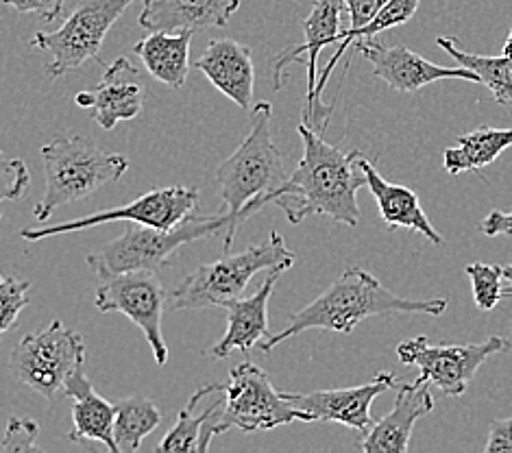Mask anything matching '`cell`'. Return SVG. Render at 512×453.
Returning a JSON list of instances; mask_svg holds the SVG:
<instances>
[{
	"instance_id": "1",
	"label": "cell",
	"mask_w": 512,
	"mask_h": 453,
	"mask_svg": "<svg viewBox=\"0 0 512 453\" xmlns=\"http://www.w3.org/2000/svg\"><path fill=\"white\" fill-rule=\"evenodd\" d=\"M303 157L282 188L273 192V203L282 207L288 223L299 225L308 216H327L338 225L358 227V190L367 186L356 153H343L325 142L319 131L299 122Z\"/></svg>"
},
{
	"instance_id": "2",
	"label": "cell",
	"mask_w": 512,
	"mask_h": 453,
	"mask_svg": "<svg viewBox=\"0 0 512 453\" xmlns=\"http://www.w3.org/2000/svg\"><path fill=\"white\" fill-rule=\"evenodd\" d=\"M447 310V299H406L390 292L380 279L360 266H349L338 279L332 281L306 308L290 314L288 325L262 342V351L271 353L279 342L299 336L308 329H327L336 334H351L362 321L373 316L395 314H430L441 316Z\"/></svg>"
},
{
	"instance_id": "3",
	"label": "cell",
	"mask_w": 512,
	"mask_h": 453,
	"mask_svg": "<svg viewBox=\"0 0 512 453\" xmlns=\"http://www.w3.org/2000/svg\"><path fill=\"white\" fill-rule=\"evenodd\" d=\"M273 105L260 101L253 107V127L238 149L216 168L223 212L251 218L264 205L273 203V192L286 183L284 159L271 133Z\"/></svg>"
},
{
	"instance_id": "4",
	"label": "cell",
	"mask_w": 512,
	"mask_h": 453,
	"mask_svg": "<svg viewBox=\"0 0 512 453\" xmlns=\"http://www.w3.org/2000/svg\"><path fill=\"white\" fill-rule=\"evenodd\" d=\"M245 218L231 214L201 216L192 214L184 223L173 229L160 227H127L123 236H118L99 251L88 255V264L92 271H162L173 264L175 253L188 242L201 240L207 236H216L218 231H225V253L234 247V238L240 223Z\"/></svg>"
},
{
	"instance_id": "5",
	"label": "cell",
	"mask_w": 512,
	"mask_h": 453,
	"mask_svg": "<svg viewBox=\"0 0 512 453\" xmlns=\"http://www.w3.org/2000/svg\"><path fill=\"white\" fill-rule=\"evenodd\" d=\"M297 262L284 236L279 231H271L268 240L253 244L242 253H225L221 260L201 264L170 292L168 310H203V308H223L231 299H238L247 288L251 277L262 271H288Z\"/></svg>"
},
{
	"instance_id": "6",
	"label": "cell",
	"mask_w": 512,
	"mask_h": 453,
	"mask_svg": "<svg viewBox=\"0 0 512 453\" xmlns=\"http://www.w3.org/2000/svg\"><path fill=\"white\" fill-rule=\"evenodd\" d=\"M42 162L46 190L33 207L40 223L51 218L62 205L81 201L107 183H116L129 170L125 155L96 149L83 138H55L44 144Z\"/></svg>"
},
{
	"instance_id": "7",
	"label": "cell",
	"mask_w": 512,
	"mask_h": 453,
	"mask_svg": "<svg viewBox=\"0 0 512 453\" xmlns=\"http://www.w3.org/2000/svg\"><path fill=\"white\" fill-rule=\"evenodd\" d=\"M88 351L83 338L62 321H51L40 332L24 336L9 358V371L46 401L64 390L68 377L83 369Z\"/></svg>"
},
{
	"instance_id": "8",
	"label": "cell",
	"mask_w": 512,
	"mask_h": 453,
	"mask_svg": "<svg viewBox=\"0 0 512 453\" xmlns=\"http://www.w3.org/2000/svg\"><path fill=\"white\" fill-rule=\"evenodd\" d=\"M312 423L310 416L292 406L282 393L273 388L271 379L253 362H242L229 371L225 384V410L218 414L214 434L221 436L229 430L258 432L275 430L288 423Z\"/></svg>"
},
{
	"instance_id": "9",
	"label": "cell",
	"mask_w": 512,
	"mask_h": 453,
	"mask_svg": "<svg viewBox=\"0 0 512 453\" xmlns=\"http://www.w3.org/2000/svg\"><path fill=\"white\" fill-rule=\"evenodd\" d=\"M131 3L133 0H81L57 31L35 33L31 46L51 55L48 77L59 79L85 61H99L105 35Z\"/></svg>"
},
{
	"instance_id": "10",
	"label": "cell",
	"mask_w": 512,
	"mask_h": 453,
	"mask_svg": "<svg viewBox=\"0 0 512 453\" xmlns=\"http://www.w3.org/2000/svg\"><path fill=\"white\" fill-rule=\"evenodd\" d=\"M96 277H99V288H96L94 297L96 308L101 312H120L131 318L149 340L155 364L166 366L168 347L162 336V316L170 292L164 290L157 273L96 271Z\"/></svg>"
},
{
	"instance_id": "11",
	"label": "cell",
	"mask_w": 512,
	"mask_h": 453,
	"mask_svg": "<svg viewBox=\"0 0 512 453\" xmlns=\"http://www.w3.org/2000/svg\"><path fill=\"white\" fill-rule=\"evenodd\" d=\"M510 351V342L493 336L475 345H432L419 336L397 345V358L406 366H417L421 382H430L447 397H462L480 366L497 353Z\"/></svg>"
},
{
	"instance_id": "12",
	"label": "cell",
	"mask_w": 512,
	"mask_h": 453,
	"mask_svg": "<svg viewBox=\"0 0 512 453\" xmlns=\"http://www.w3.org/2000/svg\"><path fill=\"white\" fill-rule=\"evenodd\" d=\"M199 210V188H184V186H170V188H157L149 190L142 197L133 199L123 207H114V210H105L99 214H90L77 220H68V223H57L53 227H29L20 231V238L29 242H38L59 234H75V231H85L92 227H99L105 223H114V220H127L133 225H146V227H160V229H173L184 223L186 218L197 214Z\"/></svg>"
},
{
	"instance_id": "13",
	"label": "cell",
	"mask_w": 512,
	"mask_h": 453,
	"mask_svg": "<svg viewBox=\"0 0 512 453\" xmlns=\"http://www.w3.org/2000/svg\"><path fill=\"white\" fill-rule=\"evenodd\" d=\"M347 9V0H316L310 16L303 22V44L292 46L288 51L279 53L273 61V85L275 90H282L286 83V70L290 64L308 66V94L306 105H303L301 120L310 125L314 131L325 133L327 122L332 114L316 101V83H319V55L325 46L340 44L343 40V29H340V16Z\"/></svg>"
},
{
	"instance_id": "14",
	"label": "cell",
	"mask_w": 512,
	"mask_h": 453,
	"mask_svg": "<svg viewBox=\"0 0 512 453\" xmlns=\"http://www.w3.org/2000/svg\"><path fill=\"white\" fill-rule=\"evenodd\" d=\"M399 382L395 373H380L371 382L353 386V388H332V390H314V393H282L292 406L306 412L310 421L340 423L356 430L360 436L367 434L375 425L371 416L373 401L397 388Z\"/></svg>"
},
{
	"instance_id": "15",
	"label": "cell",
	"mask_w": 512,
	"mask_h": 453,
	"mask_svg": "<svg viewBox=\"0 0 512 453\" xmlns=\"http://www.w3.org/2000/svg\"><path fill=\"white\" fill-rule=\"evenodd\" d=\"M353 51H358L373 66L375 79L384 81L395 92H419L421 88L443 79H460L471 83H482L473 70L458 66L445 68L436 66L432 61L423 59L408 46H384L380 42L360 40L353 44Z\"/></svg>"
},
{
	"instance_id": "16",
	"label": "cell",
	"mask_w": 512,
	"mask_h": 453,
	"mask_svg": "<svg viewBox=\"0 0 512 453\" xmlns=\"http://www.w3.org/2000/svg\"><path fill=\"white\" fill-rule=\"evenodd\" d=\"M146 99V83L140 70L127 57H118L107 66L103 79L94 90L79 92L75 101L79 107L90 109L92 118L105 131L114 129L118 122H129L142 114Z\"/></svg>"
},
{
	"instance_id": "17",
	"label": "cell",
	"mask_w": 512,
	"mask_h": 453,
	"mask_svg": "<svg viewBox=\"0 0 512 453\" xmlns=\"http://www.w3.org/2000/svg\"><path fill=\"white\" fill-rule=\"evenodd\" d=\"M434 410V395L430 382H401L397 386L395 406L371 430L360 436V449L367 453H406L414 423Z\"/></svg>"
},
{
	"instance_id": "18",
	"label": "cell",
	"mask_w": 512,
	"mask_h": 453,
	"mask_svg": "<svg viewBox=\"0 0 512 453\" xmlns=\"http://www.w3.org/2000/svg\"><path fill=\"white\" fill-rule=\"evenodd\" d=\"M284 271H268L264 284L255 290L251 297H238L227 301L221 310L227 314V332L210 349L212 358H229L234 351H249L268 334V301L273 297V290L279 275Z\"/></svg>"
},
{
	"instance_id": "19",
	"label": "cell",
	"mask_w": 512,
	"mask_h": 453,
	"mask_svg": "<svg viewBox=\"0 0 512 453\" xmlns=\"http://www.w3.org/2000/svg\"><path fill=\"white\" fill-rule=\"evenodd\" d=\"M356 164L362 168L364 177H367V186L388 229H408L414 231V234L425 236L432 244H438V247L445 244V238L438 234L430 218L425 216L417 194L406 186L386 181L377 173V168L369 162L367 155L360 151L356 153Z\"/></svg>"
},
{
	"instance_id": "20",
	"label": "cell",
	"mask_w": 512,
	"mask_h": 453,
	"mask_svg": "<svg viewBox=\"0 0 512 453\" xmlns=\"http://www.w3.org/2000/svg\"><path fill=\"white\" fill-rule=\"evenodd\" d=\"M194 66L238 107L249 109L253 105L255 68L249 46L236 40H214Z\"/></svg>"
},
{
	"instance_id": "21",
	"label": "cell",
	"mask_w": 512,
	"mask_h": 453,
	"mask_svg": "<svg viewBox=\"0 0 512 453\" xmlns=\"http://www.w3.org/2000/svg\"><path fill=\"white\" fill-rule=\"evenodd\" d=\"M240 0H151L138 18L146 31H203L227 27Z\"/></svg>"
},
{
	"instance_id": "22",
	"label": "cell",
	"mask_w": 512,
	"mask_h": 453,
	"mask_svg": "<svg viewBox=\"0 0 512 453\" xmlns=\"http://www.w3.org/2000/svg\"><path fill=\"white\" fill-rule=\"evenodd\" d=\"M64 393L72 399V421H75V427L68 432L70 443H101L112 453H120L114 436L116 403H109L96 393L83 369L68 377Z\"/></svg>"
},
{
	"instance_id": "23",
	"label": "cell",
	"mask_w": 512,
	"mask_h": 453,
	"mask_svg": "<svg viewBox=\"0 0 512 453\" xmlns=\"http://www.w3.org/2000/svg\"><path fill=\"white\" fill-rule=\"evenodd\" d=\"M194 31H151L144 40L133 46L149 75L168 85L170 90H181L190 72V46Z\"/></svg>"
},
{
	"instance_id": "24",
	"label": "cell",
	"mask_w": 512,
	"mask_h": 453,
	"mask_svg": "<svg viewBox=\"0 0 512 453\" xmlns=\"http://www.w3.org/2000/svg\"><path fill=\"white\" fill-rule=\"evenodd\" d=\"M512 146V129L480 127L458 136V144L443 155V166L449 175L478 173L497 162V157Z\"/></svg>"
},
{
	"instance_id": "25",
	"label": "cell",
	"mask_w": 512,
	"mask_h": 453,
	"mask_svg": "<svg viewBox=\"0 0 512 453\" xmlns=\"http://www.w3.org/2000/svg\"><path fill=\"white\" fill-rule=\"evenodd\" d=\"M419 5H421V0H390V3H386L367 24H364V27L343 31V40H340L336 53L329 57V61L319 75V83H316V101H319V105L325 109V112H329V114L334 112V105H327L323 101V92L327 90L329 77H332V72L338 66V61L347 55V48H351L360 40H371L377 33L395 29V27H401V24L410 22L412 16L417 14Z\"/></svg>"
},
{
	"instance_id": "26",
	"label": "cell",
	"mask_w": 512,
	"mask_h": 453,
	"mask_svg": "<svg viewBox=\"0 0 512 453\" xmlns=\"http://www.w3.org/2000/svg\"><path fill=\"white\" fill-rule=\"evenodd\" d=\"M218 393H225V384L214 382V384L201 386L197 393L190 397L188 406L179 412L177 423L166 432V436L162 438V443L157 445V451H164V453L199 451L205 425L210 423L214 416H218V410H221L225 401H221V399L212 401V406L205 408L201 414L197 412V408L205 397H212V395H218Z\"/></svg>"
},
{
	"instance_id": "27",
	"label": "cell",
	"mask_w": 512,
	"mask_h": 453,
	"mask_svg": "<svg viewBox=\"0 0 512 453\" xmlns=\"http://www.w3.org/2000/svg\"><path fill=\"white\" fill-rule=\"evenodd\" d=\"M436 44L443 48V51L458 61V66H465L473 70L480 81L491 90L493 99L499 105L512 107V57H484L462 51L456 38H438Z\"/></svg>"
},
{
	"instance_id": "28",
	"label": "cell",
	"mask_w": 512,
	"mask_h": 453,
	"mask_svg": "<svg viewBox=\"0 0 512 453\" xmlns=\"http://www.w3.org/2000/svg\"><path fill=\"white\" fill-rule=\"evenodd\" d=\"M162 423V412L153 399L127 397L116 401L114 436L120 453L138 451L142 440Z\"/></svg>"
},
{
	"instance_id": "29",
	"label": "cell",
	"mask_w": 512,
	"mask_h": 453,
	"mask_svg": "<svg viewBox=\"0 0 512 453\" xmlns=\"http://www.w3.org/2000/svg\"><path fill=\"white\" fill-rule=\"evenodd\" d=\"M465 273L471 279L473 301L482 312H491L497 308V303L508 297V286H504V268L495 264L473 262L465 268Z\"/></svg>"
},
{
	"instance_id": "30",
	"label": "cell",
	"mask_w": 512,
	"mask_h": 453,
	"mask_svg": "<svg viewBox=\"0 0 512 453\" xmlns=\"http://www.w3.org/2000/svg\"><path fill=\"white\" fill-rule=\"evenodd\" d=\"M29 288L31 281L27 279L7 275L0 281V332H9L29 305Z\"/></svg>"
},
{
	"instance_id": "31",
	"label": "cell",
	"mask_w": 512,
	"mask_h": 453,
	"mask_svg": "<svg viewBox=\"0 0 512 453\" xmlns=\"http://www.w3.org/2000/svg\"><path fill=\"white\" fill-rule=\"evenodd\" d=\"M38 436H40V425L31 419H9L3 445L0 451L3 453H29V451H40L38 447Z\"/></svg>"
},
{
	"instance_id": "32",
	"label": "cell",
	"mask_w": 512,
	"mask_h": 453,
	"mask_svg": "<svg viewBox=\"0 0 512 453\" xmlns=\"http://www.w3.org/2000/svg\"><path fill=\"white\" fill-rule=\"evenodd\" d=\"M0 179H3V192H0V199L3 201H18L27 192L31 175L27 164L22 159H9L5 157L0 162Z\"/></svg>"
},
{
	"instance_id": "33",
	"label": "cell",
	"mask_w": 512,
	"mask_h": 453,
	"mask_svg": "<svg viewBox=\"0 0 512 453\" xmlns=\"http://www.w3.org/2000/svg\"><path fill=\"white\" fill-rule=\"evenodd\" d=\"M20 14H35L44 22H55L64 14V0H3Z\"/></svg>"
},
{
	"instance_id": "34",
	"label": "cell",
	"mask_w": 512,
	"mask_h": 453,
	"mask_svg": "<svg viewBox=\"0 0 512 453\" xmlns=\"http://www.w3.org/2000/svg\"><path fill=\"white\" fill-rule=\"evenodd\" d=\"M486 453H512V416L510 419H497L491 423L489 440H486Z\"/></svg>"
},
{
	"instance_id": "35",
	"label": "cell",
	"mask_w": 512,
	"mask_h": 453,
	"mask_svg": "<svg viewBox=\"0 0 512 453\" xmlns=\"http://www.w3.org/2000/svg\"><path fill=\"white\" fill-rule=\"evenodd\" d=\"M386 3H390V0H347V11L351 18L349 29L364 27Z\"/></svg>"
},
{
	"instance_id": "36",
	"label": "cell",
	"mask_w": 512,
	"mask_h": 453,
	"mask_svg": "<svg viewBox=\"0 0 512 453\" xmlns=\"http://www.w3.org/2000/svg\"><path fill=\"white\" fill-rule=\"evenodd\" d=\"M480 234L495 238V236H512V212L493 210L480 223Z\"/></svg>"
},
{
	"instance_id": "37",
	"label": "cell",
	"mask_w": 512,
	"mask_h": 453,
	"mask_svg": "<svg viewBox=\"0 0 512 453\" xmlns=\"http://www.w3.org/2000/svg\"><path fill=\"white\" fill-rule=\"evenodd\" d=\"M502 268H504V279L508 281V297H512V262Z\"/></svg>"
},
{
	"instance_id": "38",
	"label": "cell",
	"mask_w": 512,
	"mask_h": 453,
	"mask_svg": "<svg viewBox=\"0 0 512 453\" xmlns=\"http://www.w3.org/2000/svg\"><path fill=\"white\" fill-rule=\"evenodd\" d=\"M504 55H508V57H512V29H510V35H508V40H506V44H504V51H502Z\"/></svg>"
},
{
	"instance_id": "39",
	"label": "cell",
	"mask_w": 512,
	"mask_h": 453,
	"mask_svg": "<svg viewBox=\"0 0 512 453\" xmlns=\"http://www.w3.org/2000/svg\"><path fill=\"white\" fill-rule=\"evenodd\" d=\"M142 3H144V5H149V3H151V0H142Z\"/></svg>"
}]
</instances>
